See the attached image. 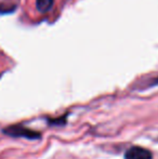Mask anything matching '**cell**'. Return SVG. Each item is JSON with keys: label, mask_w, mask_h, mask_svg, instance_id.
<instances>
[{"label": "cell", "mask_w": 158, "mask_h": 159, "mask_svg": "<svg viewBox=\"0 0 158 159\" xmlns=\"http://www.w3.org/2000/svg\"><path fill=\"white\" fill-rule=\"evenodd\" d=\"M3 132L10 136H22V138L30 139V140L40 138V134L38 132H35V131H33V130L27 129V128L20 127V126L10 127V128H8V129H4Z\"/></svg>", "instance_id": "6da1fadb"}, {"label": "cell", "mask_w": 158, "mask_h": 159, "mask_svg": "<svg viewBox=\"0 0 158 159\" xmlns=\"http://www.w3.org/2000/svg\"><path fill=\"white\" fill-rule=\"evenodd\" d=\"M124 159H153V154L144 147L132 146L126 152Z\"/></svg>", "instance_id": "7a4b0ae2"}, {"label": "cell", "mask_w": 158, "mask_h": 159, "mask_svg": "<svg viewBox=\"0 0 158 159\" xmlns=\"http://www.w3.org/2000/svg\"><path fill=\"white\" fill-rule=\"evenodd\" d=\"M54 0H36V8L39 12L48 13L52 9Z\"/></svg>", "instance_id": "3957f363"}]
</instances>
